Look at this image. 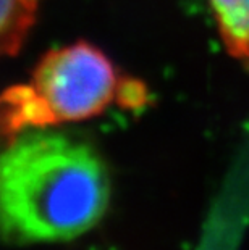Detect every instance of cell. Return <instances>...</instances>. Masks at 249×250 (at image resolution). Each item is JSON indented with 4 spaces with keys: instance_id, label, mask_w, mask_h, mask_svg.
<instances>
[{
    "instance_id": "6da1fadb",
    "label": "cell",
    "mask_w": 249,
    "mask_h": 250,
    "mask_svg": "<svg viewBox=\"0 0 249 250\" xmlns=\"http://www.w3.org/2000/svg\"><path fill=\"white\" fill-rule=\"evenodd\" d=\"M110 178L97 150L67 132L26 127L0 153V236L70 241L102 220Z\"/></svg>"
},
{
    "instance_id": "7a4b0ae2",
    "label": "cell",
    "mask_w": 249,
    "mask_h": 250,
    "mask_svg": "<svg viewBox=\"0 0 249 250\" xmlns=\"http://www.w3.org/2000/svg\"><path fill=\"white\" fill-rule=\"evenodd\" d=\"M8 125L15 131L34 126L86 120L113 100L136 108L147 100L136 81H121L112 62L96 47L78 42L49 52L29 84L3 95Z\"/></svg>"
},
{
    "instance_id": "3957f363",
    "label": "cell",
    "mask_w": 249,
    "mask_h": 250,
    "mask_svg": "<svg viewBox=\"0 0 249 250\" xmlns=\"http://www.w3.org/2000/svg\"><path fill=\"white\" fill-rule=\"evenodd\" d=\"M207 2L226 54L249 70V0Z\"/></svg>"
},
{
    "instance_id": "277c9868",
    "label": "cell",
    "mask_w": 249,
    "mask_h": 250,
    "mask_svg": "<svg viewBox=\"0 0 249 250\" xmlns=\"http://www.w3.org/2000/svg\"><path fill=\"white\" fill-rule=\"evenodd\" d=\"M36 0H0V55L15 54L34 21Z\"/></svg>"
}]
</instances>
